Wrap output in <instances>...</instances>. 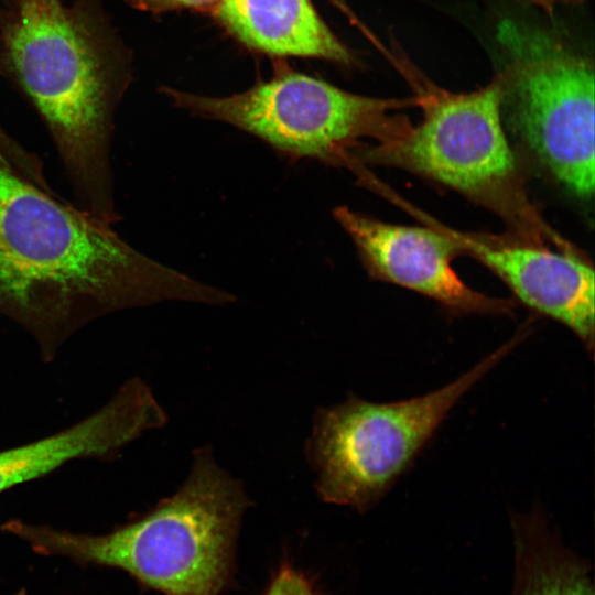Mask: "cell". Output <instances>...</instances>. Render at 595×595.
<instances>
[{
  "mask_svg": "<svg viewBox=\"0 0 595 595\" xmlns=\"http://www.w3.org/2000/svg\"><path fill=\"white\" fill-rule=\"evenodd\" d=\"M165 301L235 296L145 256L0 156V314L31 334L44 360L97 318Z\"/></svg>",
  "mask_w": 595,
  "mask_h": 595,
  "instance_id": "1",
  "label": "cell"
},
{
  "mask_svg": "<svg viewBox=\"0 0 595 595\" xmlns=\"http://www.w3.org/2000/svg\"><path fill=\"white\" fill-rule=\"evenodd\" d=\"M0 73L41 117L74 205L99 223L117 224L111 145L131 56L101 1L7 0Z\"/></svg>",
  "mask_w": 595,
  "mask_h": 595,
  "instance_id": "2",
  "label": "cell"
},
{
  "mask_svg": "<svg viewBox=\"0 0 595 595\" xmlns=\"http://www.w3.org/2000/svg\"><path fill=\"white\" fill-rule=\"evenodd\" d=\"M249 500L208 448L195 453L181 488L152 510L102 534L11 519L1 531L46 556L118 569L163 595H220L232 582L239 524Z\"/></svg>",
  "mask_w": 595,
  "mask_h": 595,
  "instance_id": "3",
  "label": "cell"
},
{
  "mask_svg": "<svg viewBox=\"0 0 595 595\" xmlns=\"http://www.w3.org/2000/svg\"><path fill=\"white\" fill-rule=\"evenodd\" d=\"M383 53L403 77L422 109V120L400 138L364 144L360 163L408 170L451 187L502 218L520 239L574 250L542 219L524 190L500 110V85L491 80L473 91L453 93L434 83L390 35Z\"/></svg>",
  "mask_w": 595,
  "mask_h": 595,
  "instance_id": "4",
  "label": "cell"
},
{
  "mask_svg": "<svg viewBox=\"0 0 595 595\" xmlns=\"http://www.w3.org/2000/svg\"><path fill=\"white\" fill-rule=\"evenodd\" d=\"M500 110L542 167L569 192H594V61L560 31L524 19L495 34Z\"/></svg>",
  "mask_w": 595,
  "mask_h": 595,
  "instance_id": "5",
  "label": "cell"
},
{
  "mask_svg": "<svg viewBox=\"0 0 595 595\" xmlns=\"http://www.w3.org/2000/svg\"><path fill=\"white\" fill-rule=\"evenodd\" d=\"M162 93L183 110L230 125L267 143L290 161L315 160L353 169L354 152L365 139L383 143L412 126L397 110L418 99L380 98L347 91L291 68L281 61L268 80L229 96H206L164 87Z\"/></svg>",
  "mask_w": 595,
  "mask_h": 595,
  "instance_id": "6",
  "label": "cell"
},
{
  "mask_svg": "<svg viewBox=\"0 0 595 595\" xmlns=\"http://www.w3.org/2000/svg\"><path fill=\"white\" fill-rule=\"evenodd\" d=\"M528 334L522 327L465 374L423 396L382 403L351 396L321 409L306 446L321 498L359 512L374 508L412 466L457 402Z\"/></svg>",
  "mask_w": 595,
  "mask_h": 595,
  "instance_id": "7",
  "label": "cell"
},
{
  "mask_svg": "<svg viewBox=\"0 0 595 595\" xmlns=\"http://www.w3.org/2000/svg\"><path fill=\"white\" fill-rule=\"evenodd\" d=\"M426 227L381 221L338 206L334 218L353 240L368 274L420 293L453 315L511 314L515 304L479 293L462 281L452 267L462 253L442 224L419 213Z\"/></svg>",
  "mask_w": 595,
  "mask_h": 595,
  "instance_id": "8",
  "label": "cell"
},
{
  "mask_svg": "<svg viewBox=\"0 0 595 595\" xmlns=\"http://www.w3.org/2000/svg\"><path fill=\"white\" fill-rule=\"evenodd\" d=\"M462 253L496 273L536 313L567 327L594 351V270L576 251L522 239L480 237L442 225Z\"/></svg>",
  "mask_w": 595,
  "mask_h": 595,
  "instance_id": "9",
  "label": "cell"
},
{
  "mask_svg": "<svg viewBox=\"0 0 595 595\" xmlns=\"http://www.w3.org/2000/svg\"><path fill=\"white\" fill-rule=\"evenodd\" d=\"M166 414L150 387L127 380L100 409L50 436L0 451V494L75 459H111Z\"/></svg>",
  "mask_w": 595,
  "mask_h": 595,
  "instance_id": "10",
  "label": "cell"
},
{
  "mask_svg": "<svg viewBox=\"0 0 595 595\" xmlns=\"http://www.w3.org/2000/svg\"><path fill=\"white\" fill-rule=\"evenodd\" d=\"M212 17L238 43L259 54L317 58L345 67L361 64L312 0H221Z\"/></svg>",
  "mask_w": 595,
  "mask_h": 595,
  "instance_id": "11",
  "label": "cell"
},
{
  "mask_svg": "<svg viewBox=\"0 0 595 595\" xmlns=\"http://www.w3.org/2000/svg\"><path fill=\"white\" fill-rule=\"evenodd\" d=\"M515 572L512 595H594L591 566L569 549L534 506L510 513Z\"/></svg>",
  "mask_w": 595,
  "mask_h": 595,
  "instance_id": "12",
  "label": "cell"
},
{
  "mask_svg": "<svg viewBox=\"0 0 595 595\" xmlns=\"http://www.w3.org/2000/svg\"><path fill=\"white\" fill-rule=\"evenodd\" d=\"M263 595H321L310 577L290 563H282Z\"/></svg>",
  "mask_w": 595,
  "mask_h": 595,
  "instance_id": "13",
  "label": "cell"
},
{
  "mask_svg": "<svg viewBox=\"0 0 595 595\" xmlns=\"http://www.w3.org/2000/svg\"><path fill=\"white\" fill-rule=\"evenodd\" d=\"M136 10L151 14H162L173 11H195L212 13L221 0H123Z\"/></svg>",
  "mask_w": 595,
  "mask_h": 595,
  "instance_id": "14",
  "label": "cell"
},
{
  "mask_svg": "<svg viewBox=\"0 0 595 595\" xmlns=\"http://www.w3.org/2000/svg\"><path fill=\"white\" fill-rule=\"evenodd\" d=\"M526 3H530L549 15H552L554 11L562 6H577L586 0H517Z\"/></svg>",
  "mask_w": 595,
  "mask_h": 595,
  "instance_id": "15",
  "label": "cell"
},
{
  "mask_svg": "<svg viewBox=\"0 0 595 595\" xmlns=\"http://www.w3.org/2000/svg\"><path fill=\"white\" fill-rule=\"evenodd\" d=\"M4 138H6V130L0 123V142L3 141Z\"/></svg>",
  "mask_w": 595,
  "mask_h": 595,
  "instance_id": "16",
  "label": "cell"
}]
</instances>
